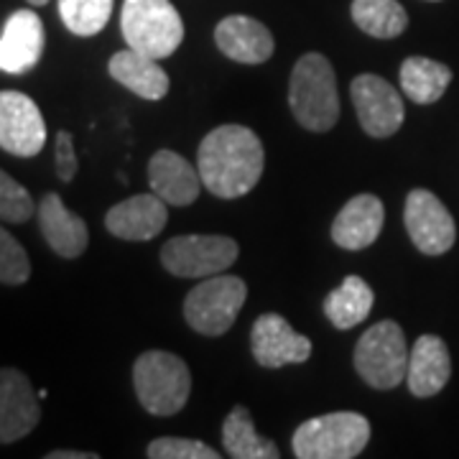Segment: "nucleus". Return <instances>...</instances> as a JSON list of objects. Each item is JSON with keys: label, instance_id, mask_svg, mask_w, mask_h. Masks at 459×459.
<instances>
[{"label": "nucleus", "instance_id": "a211bd4d", "mask_svg": "<svg viewBox=\"0 0 459 459\" xmlns=\"http://www.w3.org/2000/svg\"><path fill=\"white\" fill-rule=\"evenodd\" d=\"M214 44L238 65H263L273 56L276 41L268 26L250 16L222 18L214 29Z\"/></svg>", "mask_w": 459, "mask_h": 459}, {"label": "nucleus", "instance_id": "b1692460", "mask_svg": "<svg viewBox=\"0 0 459 459\" xmlns=\"http://www.w3.org/2000/svg\"><path fill=\"white\" fill-rule=\"evenodd\" d=\"M222 446L232 459H279L281 452L271 439L255 431L253 416L246 406H235L222 424Z\"/></svg>", "mask_w": 459, "mask_h": 459}, {"label": "nucleus", "instance_id": "0eeeda50", "mask_svg": "<svg viewBox=\"0 0 459 459\" xmlns=\"http://www.w3.org/2000/svg\"><path fill=\"white\" fill-rule=\"evenodd\" d=\"M246 299L247 286L240 276H207L184 299V319L199 334L220 337L235 325L238 314L246 307Z\"/></svg>", "mask_w": 459, "mask_h": 459}, {"label": "nucleus", "instance_id": "4468645a", "mask_svg": "<svg viewBox=\"0 0 459 459\" xmlns=\"http://www.w3.org/2000/svg\"><path fill=\"white\" fill-rule=\"evenodd\" d=\"M47 47V31L33 11L11 13L0 31V72L26 74L41 62Z\"/></svg>", "mask_w": 459, "mask_h": 459}, {"label": "nucleus", "instance_id": "f03ea898", "mask_svg": "<svg viewBox=\"0 0 459 459\" xmlns=\"http://www.w3.org/2000/svg\"><path fill=\"white\" fill-rule=\"evenodd\" d=\"M289 108L296 123L312 133H327L340 120L334 66L325 54L309 51L296 62L289 82Z\"/></svg>", "mask_w": 459, "mask_h": 459}, {"label": "nucleus", "instance_id": "9b49d317", "mask_svg": "<svg viewBox=\"0 0 459 459\" xmlns=\"http://www.w3.org/2000/svg\"><path fill=\"white\" fill-rule=\"evenodd\" d=\"M44 143L47 123L39 105L18 90H0V148L18 159H31Z\"/></svg>", "mask_w": 459, "mask_h": 459}, {"label": "nucleus", "instance_id": "20e7f679", "mask_svg": "<svg viewBox=\"0 0 459 459\" xmlns=\"http://www.w3.org/2000/svg\"><path fill=\"white\" fill-rule=\"evenodd\" d=\"M370 442V421L355 411L314 416L294 431L299 459H355Z\"/></svg>", "mask_w": 459, "mask_h": 459}, {"label": "nucleus", "instance_id": "dca6fc26", "mask_svg": "<svg viewBox=\"0 0 459 459\" xmlns=\"http://www.w3.org/2000/svg\"><path fill=\"white\" fill-rule=\"evenodd\" d=\"M39 212V228L47 240V246L59 255V258H80L87 246H90V230L80 214L66 210L65 199L56 192H47L41 202L36 204Z\"/></svg>", "mask_w": 459, "mask_h": 459}, {"label": "nucleus", "instance_id": "f3484780", "mask_svg": "<svg viewBox=\"0 0 459 459\" xmlns=\"http://www.w3.org/2000/svg\"><path fill=\"white\" fill-rule=\"evenodd\" d=\"M148 181H151V192L174 207L195 204L202 186H204L197 166L189 164L184 156H179L177 151H169V148H161L151 156Z\"/></svg>", "mask_w": 459, "mask_h": 459}, {"label": "nucleus", "instance_id": "2f4dec72", "mask_svg": "<svg viewBox=\"0 0 459 459\" xmlns=\"http://www.w3.org/2000/svg\"><path fill=\"white\" fill-rule=\"evenodd\" d=\"M29 3H31V5H47L49 0H29Z\"/></svg>", "mask_w": 459, "mask_h": 459}, {"label": "nucleus", "instance_id": "6ab92c4d", "mask_svg": "<svg viewBox=\"0 0 459 459\" xmlns=\"http://www.w3.org/2000/svg\"><path fill=\"white\" fill-rule=\"evenodd\" d=\"M385 222V207L376 195L352 197L332 222V240L342 250H362L373 246Z\"/></svg>", "mask_w": 459, "mask_h": 459}, {"label": "nucleus", "instance_id": "c756f323", "mask_svg": "<svg viewBox=\"0 0 459 459\" xmlns=\"http://www.w3.org/2000/svg\"><path fill=\"white\" fill-rule=\"evenodd\" d=\"M54 164H56V177L62 184L77 177L80 171V159H77V151H74V138L69 131L56 133V143H54Z\"/></svg>", "mask_w": 459, "mask_h": 459}, {"label": "nucleus", "instance_id": "4be33fe9", "mask_svg": "<svg viewBox=\"0 0 459 459\" xmlns=\"http://www.w3.org/2000/svg\"><path fill=\"white\" fill-rule=\"evenodd\" d=\"M401 90L416 105H431L444 98L446 87L452 82V69L437 59L427 56H409L401 65Z\"/></svg>", "mask_w": 459, "mask_h": 459}, {"label": "nucleus", "instance_id": "5701e85b", "mask_svg": "<svg viewBox=\"0 0 459 459\" xmlns=\"http://www.w3.org/2000/svg\"><path fill=\"white\" fill-rule=\"evenodd\" d=\"M373 304H376V294L368 286V281L360 276H347L325 299V314L332 322V327L352 329L370 316Z\"/></svg>", "mask_w": 459, "mask_h": 459}, {"label": "nucleus", "instance_id": "9d476101", "mask_svg": "<svg viewBox=\"0 0 459 459\" xmlns=\"http://www.w3.org/2000/svg\"><path fill=\"white\" fill-rule=\"evenodd\" d=\"M350 95L362 131L370 138H391L401 131L406 108L394 84L377 74H358L350 84Z\"/></svg>", "mask_w": 459, "mask_h": 459}, {"label": "nucleus", "instance_id": "2eb2a0df", "mask_svg": "<svg viewBox=\"0 0 459 459\" xmlns=\"http://www.w3.org/2000/svg\"><path fill=\"white\" fill-rule=\"evenodd\" d=\"M169 222V204L159 195H135L113 204L105 214V228L110 235L131 243H146L161 235Z\"/></svg>", "mask_w": 459, "mask_h": 459}, {"label": "nucleus", "instance_id": "a878e982", "mask_svg": "<svg viewBox=\"0 0 459 459\" xmlns=\"http://www.w3.org/2000/svg\"><path fill=\"white\" fill-rule=\"evenodd\" d=\"M113 13V0H59V16L74 36H95Z\"/></svg>", "mask_w": 459, "mask_h": 459}, {"label": "nucleus", "instance_id": "1a4fd4ad", "mask_svg": "<svg viewBox=\"0 0 459 459\" xmlns=\"http://www.w3.org/2000/svg\"><path fill=\"white\" fill-rule=\"evenodd\" d=\"M411 243L424 255H444L457 240V225L444 202L429 189H411L403 207Z\"/></svg>", "mask_w": 459, "mask_h": 459}, {"label": "nucleus", "instance_id": "ddd939ff", "mask_svg": "<svg viewBox=\"0 0 459 459\" xmlns=\"http://www.w3.org/2000/svg\"><path fill=\"white\" fill-rule=\"evenodd\" d=\"M41 421L31 380L16 368H0V444L21 442Z\"/></svg>", "mask_w": 459, "mask_h": 459}, {"label": "nucleus", "instance_id": "393cba45", "mask_svg": "<svg viewBox=\"0 0 459 459\" xmlns=\"http://www.w3.org/2000/svg\"><path fill=\"white\" fill-rule=\"evenodd\" d=\"M352 21L373 39H395L409 29V13L398 0H352Z\"/></svg>", "mask_w": 459, "mask_h": 459}, {"label": "nucleus", "instance_id": "7c9ffc66", "mask_svg": "<svg viewBox=\"0 0 459 459\" xmlns=\"http://www.w3.org/2000/svg\"><path fill=\"white\" fill-rule=\"evenodd\" d=\"M98 452H72V449H56L49 452L47 459H98Z\"/></svg>", "mask_w": 459, "mask_h": 459}, {"label": "nucleus", "instance_id": "c85d7f7f", "mask_svg": "<svg viewBox=\"0 0 459 459\" xmlns=\"http://www.w3.org/2000/svg\"><path fill=\"white\" fill-rule=\"evenodd\" d=\"M146 457L151 459H220V452L210 444L181 437H161L146 446Z\"/></svg>", "mask_w": 459, "mask_h": 459}, {"label": "nucleus", "instance_id": "bb28decb", "mask_svg": "<svg viewBox=\"0 0 459 459\" xmlns=\"http://www.w3.org/2000/svg\"><path fill=\"white\" fill-rule=\"evenodd\" d=\"M36 212V202L23 184H18L11 174L0 169V222L23 225Z\"/></svg>", "mask_w": 459, "mask_h": 459}, {"label": "nucleus", "instance_id": "412c9836", "mask_svg": "<svg viewBox=\"0 0 459 459\" xmlns=\"http://www.w3.org/2000/svg\"><path fill=\"white\" fill-rule=\"evenodd\" d=\"M108 74L117 84H123L126 90H131L133 95L151 100V102L164 100L171 90V80L161 69L159 59H151L146 54L131 49V47L110 56Z\"/></svg>", "mask_w": 459, "mask_h": 459}, {"label": "nucleus", "instance_id": "39448f33", "mask_svg": "<svg viewBox=\"0 0 459 459\" xmlns=\"http://www.w3.org/2000/svg\"><path fill=\"white\" fill-rule=\"evenodd\" d=\"M409 344L398 322L383 319L362 332L355 344V370L376 391H394L409 373Z\"/></svg>", "mask_w": 459, "mask_h": 459}, {"label": "nucleus", "instance_id": "aec40b11", "mask_svg": "<svg viewBox=\"0 0 459 459\" xmlns=\"http://www.w3.org/2000/svg\"><path fill=\"white\" fill-rule=\"evenodd\" d=\"M449 377H452V358L446 342L437 334H421L411 347L409 373H406L409 391L416 398H431L442 394Z\"/></svg>", "mask_w": 459, "mask_h": 459}, {"label": "nucleus", "instance_id": "f257e3e1", "mask_svg": "<svg viewBox=\"0 0 459 459\" xmlns=\"http://www.w3.org/2000/svg\"><path fill=\"white\" fill-rule=\"evenodd\" d=\"M265 151L255 131L246 126H220L210 131L197 153V169L207 192L220 199L246 197L263 177Z\"/></svg>", "mask_w": 459, "mask_h": 459}, {"label": "nucleus", "instance_id": "7ed1b4c3", "mask_svg": "<svg viewBox=\"0 0 459 459\" xmlns=\"http://www.w3.org/2000/svg\"><path fill=\"white\" fill-rule=\"evenodd\" d=\"M133 388L148 413L174 416L192 395V373L179 355L148 350L133 365Z\"/></svg>", "mask_w": 459, "mask_h": 459}, {"label": "nucleus", "instance_id": "473e14b6", "mask_svg": "<svg viewBox=\"0 0 459 459\" xmlns=\"http://www.w3.org/2000/svg\"><path fill=\"white\" fill-rule=\"evenodd\" d=\"M431 3H439V0H431Z\"/></svg>", "mask_w": 459, "mask_h": 459}, {"label": "nucleus", "instance_id": "6e6552de", "mask_svg": "<svg viewBox=\"0 0 459 459\" xmlns=\"http://www.w3.org/2000/svg\"><path fill=\"white\" fill-rule=\"evenodd\" d=\"M240 247L228 235H177L161 247V263L177 279H207L225 273Z\"/></svg>", "mask_w": 459, "mask_h": 459}, {"label": "nucleus", "instance_id": "423d86ee", "mask_svg": "<svg viewBox=\"0 0 459 459\" xmlns=\"http://www.w3.org/2000/svg\"><path fill=\"white\" fill-rule=\"evenodd\" d=\"M120 31L131 49L151 59H166L184 41V23L171 0H126Z\"/></svg>", "mask_w": 459, "mask_h": 459}, {"label": "nucleus", "instance_id": "f8f14e48", "mask_svg": "<svg viewBox=\"0 0 459 459\" xmlns=\"http://www.w3.org/2000/svg\"><path fill=\"white\" fill-rule=\"evenodd\" d=\"M250 350L261 368L279 370L286 365H301L312 358V340L299 334L289 319L276 312H265L250 329Z\"/></svg>", "mask_w": 459, "mask_h": 459}, {"label": "nucleus", "instance_id": "cd10ccee", "mask_svg": "<svg viewBox=\"0 0 459 459\" xmlns=\"http://www.w3.org/2000/svg\"><path fill=\"white\" fill-rule=\"evenodd\" d=\"M29 279H31L29 253L8 230L0 225V283L3 286H23Z\"/></svg>", "mask_w": 459, "mask_h": 459}]
</instances>
